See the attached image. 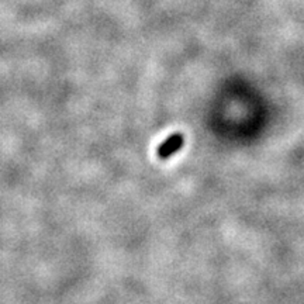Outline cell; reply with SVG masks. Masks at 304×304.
<instances>
[{
	"mask_svg": "<svg viewBox=\"0 0 304 304\" xmlns=\"http://www.w3.org/2000/svg\"><path fill=\"white\" fill-rule=\"evenodd\" d=\"M183 142H185L183 134H180V133L172 134L159 145V148H158V155H159V158H162V159H166V158L172 156L173 154H176L179 149L182 148Z\"/></svg>",
	"mask_w": 304,
	"mask_h": 304,
	"instance_id": "cell-1",
	"label": "cell"
}]
</instances>
